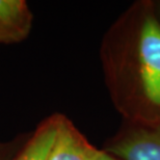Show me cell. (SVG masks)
I'll list each match as a JSON object with an SVG mask.
<instances>
[{"mask_svg":"<svg viewBox=\"0 0 160 160\" xmlns=\"http://www.w3.org/2000/svg\"><path fill=\"white\" fill-rule=\"evenodd\" d=\"M58 116L44 120L27 137L22 148L12 160H48L57 130Z\"/></svg>","mask_w":160,"mask_h":160,"instance_id":"cell-5","label":"cell"},{"mask_svg":"<svg viewBox=\"0 0 160 160\" xmlns=\"http://www.w3.org/2000/svg\"><path fill=\"white\" fill-rule=\"evenodd\" d=\"M106 151L122 160H160V128L133 132Z\"/></svg>","mask_w":160,"mask_h":160,"instance_id":"cell-4","label":"cell"},{"mask_svg":"<svg viewBox=\"0 0 160 160\" xmlns=\"http://www.w3.org/2000/svg\"><path fill=\"white\" fill-rule=\"evenodd\" d=\"M92 160H117V159L113 158L112 156H110L109 154H107L106 152L99 151L98 154L95 156V158Z\"/></svg>","mask_w":160,"mask_h":160,"instance_id":"cell-7","label":"cell"},{"mask_svg":"<svg viewBox=\"0 0 160 160\" xmlns=\"http://www.w3.org/2000/svg\"><path fill=\"white\" fill-rule=\"evenodd\" d=\"M27 137H17L11 142H0V160H12L22 148Z\"/></svg>","mask_w":160,"mask_h":160,"instance_id":"cell-6","label":"cell"},{"mask_svg":"<svg viewBox=\"0 0 160 160\" xmlns=\"http://www.w3.org/2000/svg\"><path fill=\"white\" fill-rule=\"evenodd\" d=\"M98 152L71 122L58 116L56 135L48 160H92Z\"/></svg>","mask_w":160,"mask_h":160,"instance_id":"cell-2","label":"cell"},{"mask_svg":"<svg viewBox=\"0 0 160 160\" xmlns=\"http://www.w3.org/2000/svg\"><path fill=\"white\" fill-rule=\"evenodd\" d=\"M33 15L24 0H0V44H16L29 36Z\"/></svg>","mask_w":160,"mask_h":160,"instance_id":"cell-3","label":"cell"},{"mask_svg":"<svg viewBox=\"0 0 160 160\" xmlns=\"http://www.w3.org/2000/svg\"><path fill=\"white\" fill-rule=\"evenodd\" d=\"M139 72L143 92L160 106V24L152 15L143 20L138 40Z\"/></svg>","mask_w":160,"mask_h":160,"instance_id":"cell-1","label":"cell"}]
</instances>
